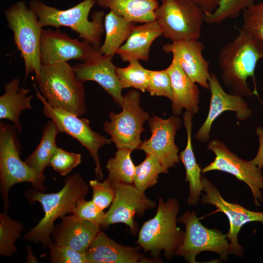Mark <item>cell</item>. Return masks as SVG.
<instances>
[{
	"label": "cell",
	"instance_id": "obj_14",
	"mask_svg": "<svg viewBox=\"0 0 263 263\" xmlns=\"http://www.w3.org/2000/svg\"><path fill=\"white\" fill-rule=\"evenodd\" d=\"M148 121L151 136L142 141L138 150L155 157L167 173L179 162V149L174 139L181 127V119L176 115L166 119L153 115Z\"/></svg>",
	"mask_w": 263,
	"mask_h": 263
},
{
	"label": "cell",
	"instance_id": "obj_27",
	"mask_svg": "<svg viewBox=\"0 0 263 263\" xmlns=\"http://www.w3.org/2000/svg\"><path fill=\"white\" fill-rule=\"evenodd\" d=\"M135 23L110 11L104 18L105 38L99 47V52L113 57L131 34Z\"/></svg>",
	"mask_w": 263,
	"mask_h": 263
},
{
	"label": "cell",
	"instance_id": "obj_25",
	"mask_svg": "<svg viewBox=\"0 0 263 263\" xmlns=\"http://www.w3.org/2000/svg\"><path fill=\"white\" fill-rule=\"evenodd\" d=\"M193 113L187 111L183 115V121L187 134L186 148L180 152V160L186 169L185 181L189 184V193L188 204L196 206L199 204L201 192L203 190L201 173L202 170L196 162L191 142L192 118Z\"/></svg>",
	"mask_w": 263,
	"mask_h": 263
},
{
	"label": "cell",
	"instance_id": "obj_10",
	"mask_svg": "<svg viewBox=\"0 0 263 263\" xmlns=\"http://www.w3.org/2000/svg\"><path fill=\"white\" fill-rule=\"evenodd\" d=\"M186 230L183 242L175 255L183 257L189 263H197L196 258L203 251L215 252L221 260L226 261L230 254L227 234L216 229L205 227L197 218L195 211H187L177 218Z\"/></svg>",
	"mask_w": 263,
	"mask_h": 263
},
{
	"label": "cell",
	"instance_id": "obj_23",
	"mask_svg": "<svg viewBox=\"0 0 263 263\" xmlns=\"http://www.w3.org/2000/svg\"><path fill=\"white\" fill-rule=\"evenodd\" d=\"M169 75L173 92L172 110L175 115L181 114L183 108L196 113L199 110V90L173 58L166 68Z\"/></svg>",
	"mask_w": 263,
	"mask_h": 263
},
{
	"label": "cell",
	"instance_id": "obj_29",
	"mask_svg": "<svg viewBox=\"0 0 263 263\" xmlns=\"http://www.w3.org/2000/svg\"><path fill=\"white\" fill-rule=\"evenodd\" d=\"M132 151L128 148L117 149L114 156L108 160L106 165L109 173L107 179L111 184H133L135 166L131 157Z\"/></svg>",
	"mask_w": 263,
	"mask_h": 263
},
{
	"label": "cell",
	"instance_id": "obj_30",
	"mask_svg": "<svg viewBox=\"0 0 263 263\" xmlns=\"http://www.w3.org/2000/svg\"><path fill=\"white\" fill-rule=\"evenodd\" d=\"M23 228L21 222L13 220L3 212L0 213V255L11 257L18 249L15 245Z\"/></svg>",
	"mask_w": 263,
	"mask_h": 263
},
{
	"label": "cell",
	"instance_id": "obj_32",
	"mask_svg": "<svg viewBox=\"0 0 263 263\" xmlns=\"http://www.w3.org/2000/svg\"><path fill=\"white\" fill-rule=\"evenodd\" d=\"M126 67H116V72L122 89L133 88L142 92L147 91L149 81V70L139 61L129 62Z\"/></svg>",
	"mask_w": 263,
	"mask_h": 263
},
{
	"label": "cell",
	"instance_id": "obj_5",
	"mask_svg": "<svg viewBox=\"0 0 263 263\" xmlns=\"http://www.w3.org/2000/svg\"><path fill=\"white\" fill-rule=\"evenodd\" d=\"M179 210V203L175 198L166 202L159 199L155 216L143 224L136 242L145 253L158 258L163 251L168 260L175 255L185 236V232L176 224Z\"/></svg>",
	"mask_w": 263,
	"mask_h": 263
},
{
	"label": "cell",
	"instance_id": "obj_35",
	"mask_svg": "<svg viewBox=\"0 0 263 263\" xmlns=\"http://www.w3.org/2000/svg\"><path fill=\"white\" fill-rule=\"evenodd\" d=\"M149 81L147 91L152 95L173 99V92L169 75L167 69L154 71L149 70Z\"/></svg>",
	"mask_w": 263,
	"mask_h": 263
},
{
	"label": "cell",
	"instance_id": "obj_11",
	"mask_svg": "<svg viewBox=\"0 0 263 263\" xmlns=\"http://www.w3.org/2000/svg\"><path fill=\"white\" fill-rule=\"evenodd\" d=\"M34 86L36 91L35 95L43 104V113L55 123L59 132L74 137L89 151L94 161L95 176L98 180H101L103 173L98 151L102 147L110 144L111 139L93 131L88 119L50 106L34 84Z\"/></svg>",
	"mask_w": 263,
	"mask_h": 263
},
{
	"label": "cell",
	"instance_id": "obj_28",
	"mask_svg": "<svg viewBox=\"0 0 263 263\" xmlns=\"http://www.w3.org/2000/svg\"><path fill=\"white\" fill-rule=\"evenodd\" d=\"M59 133L55 123L51 119L48 121L43 129L38 146L25 161L40 175H44L45 169L49 166L50 161L57 148L56 138Z\"/></svg>",
	"mask_w": 263,
	"mask_h": 263
},
{
	"label": "cell",
	"instance_id": "obj_16",
	"mask_svg": "<svg viewBox=\"0 0 263 263\" xmlns=\"http://www.w3.org/2000/svg\"><path fill=\"white\" fill-rule=\"evenodd\" d=\"M89 43L74 39L59 30H42L40 56L42 64L67 62L71 59L86 60L94 51Z\"/></svg>",
	"mask_w": 263,
	"mask_h": 263
},
{
	"label": "cell",
	"instance_id": "obj_3",
	"mask_svg": "<svg viewBox=\"0 0 263 263\" xmlns=\"http://www.w3.org/2000/svg\"><path fill=\"white\" fill-rule=\"evenodd\" d=\"M36 83L40 94L53 108L78 116L85 113L84 83L78 79L73 66L67 62L42 64Z\"/></svg>",
	"mask_w": 263,
	"mask_h": 263
},
{
	"label": "cell",
	"instance_id": "obj_17",
	"mask_svg": "<svg viewBox=\"0 0 263 263\" xmlns=\"http://www.w3.org/2000/svg\"><path fill=\"white\" fill-rule=\"evenodd\" d=\"M113 56L101 53L99 47H94L86 60L73 67L78 80L83 83L88 81L97 82L117 104L121 106L123 89L116 74V67L113 63Z\"/></svg>",
	"mask_w": 263,
	"mask_h": 263
},
{
	"label": "cell",
	"instance_id": "obj_42",
	"mask_svg": "<svg viewBox=\"0 0 263 263\" xmlns=\"http://www.w3.org/2000/svg\"><path fill=\"white\" fill-rule=\"evenodd\" d=\"M26 250L27 253V263H38L35 256L33 254L29 245L27 246Z\"/></svg>",
	"mask_w": 263,
	"mask_h": 263
},
{
	"label": "cell",
	"instance_id": "obj_22",
	"mask_svg": "<svg viewBox=\"0 0 263 263\" xmlns=\"http://www.w3.org/2000/svg\"><path fill=\"white\" fill-rule=\"evenodd\" d=\"M162 35V29L156 20L135 25L126 42L117 50L116 54L124 62L147 61L152 43Z\"/></svg>",
	"mask_w": 263,
	"mask_h": 263
},
{
	"label": "cell",
	"instance_id": "obj_26",
	"mask_svg": "<svg viewBox=\"0 0 263 263\" xmlns=\"http://www.w3.org/2000/svg\"><path fill=\"white\" fill-rule=\"evenodd\" d=\"M97 4L133 22L144 23L155 20L157 0H96Z\"/></svg>",
	"mask_w": 263,
	"mask_h": 263
},
{
	"label": "cell",
	"instance_id": "obj_2",
	"mask_svg": "<svg viewBox=\"0 0 263 263\" xmlns=\"http://www.w3.org/2000/svg\"><path fill=\"white\" fill-rule=\"evenodd\" d=\"M238 30L235 38L221 49L218 61L225 84L236 94L250 95L246 80L255 79L257 62L263 60V41Z\"/></svg>",
	"mask_w": 263,
	"mask_h": 263
},
{
	"label": "cell",
	"instance_id": "obj_37",
	"mask_svg": "<svg viewBox=\"0 0 263 263\" xmlns=\"http://www.w3.org/2000/svg\"><path fill=\"white\" fill-rule=\"evenodd\" d=\"M52 263H88L86 254L52 242L48 246Z\"/></svg>",
	"mask_w": 263,
	"mask_h": 263
},
{
	"label": "cell",
	"instance_id": "obj_8",
	"mask_svg": "<svg viewBox=\"0 0 263 263\" xmlns=\"http://www.w3.org/2000/svg\"><path fill=\"white\" fill-rule=\"evenodd\" d=\"M161 0L155 15L162 36L171 41L198 40L205 16L199 6L192 0Z\"/></svg>",
	"mask_w": 263,
	"mask_h": 263
},
{
	"label": "cell",
	"instance_id": "obj_1",
	"mask_svg": "<svg viewBox=\"0 0 263 263\" xmlns=\"http://www.w3.org/2000/svg\"><path fill=\"white\" fill-rule=\"evenodd\" d=\"M64 182L62 189L56 193H45L34 188L25 192L29 203L38 202L41 204L44 215L24 235V240L48 246L52 242L51 235L55 220L67 213L72 214L78 202L85 199L89 192L88 185L77 173L68 176Z\"/></svg>",
	"mask_w": 263,
	"mask_h": 263
},
{
	"label": "cell",
	"instance_id": "obj_18",
	"mask_svg": "<svg viewBox=\"0 0 263 263\" xmlns=\"http://www.w3.org/2000/svg\"><path fill=\"white\" fill-rule=\"evenodd\" d=\"M205 46L198 40H180L164 44L163 51L171 53L184 72L195 83L209 89V63L203 55Z\"/></svg>",
	"mask_w": 263,
	"mask_h": 263
},
{
	"label": "cell",
	"instance_id": "obj_36",
	"mask_svg": "<svg viewBox=\"0 0 263 263\" xmlns=\"http://www.w3.org/2000/svg\"><path fill=\"white\" fill-rule=\"evenodd\" d=\"M81 162V155L79 153L66 151L57 148L52 157L49 166L63 176L69 174Z\"/></svg>",
	"mask_w": 263,
	"mask_h": 263
},
{
	"label": "cell",
	"instance_id": "obj_20",
	"mask_svg": "<svg viewBox=\"0 0 263 263\" xmlns=\"http://www.w3.org/2000/svg\"><path fill=\"white\" fill-rule=\"evenodd\" d=\"M139 247L123 245L101 230L86 252L88 263H154L161 261L150 258L140 252Z\"/></svg>",
	"mask_w": 263,
	"mask_h": 263
},
{
	"label": "cell",
	"instance_id": "obj_40",
	"mask_svg": "<svg viewBox=\"0 0 263 263\" xmlns=\"http://www.w3.org/2000/svg\"><path fill=\"white\" fill-rule=\"evenodd\" d=\"M259 138V148L255 158L251 162L256 166L262 169L263 167V128L259 127L256 130Z\"/></svg>",
	"mask_w": 263,
	"mask_h": 263
},
{
	"label": "cell",
	"instance_id": "obj_6",
	"mask_svg": "<svg viewBox=\"0 0 263 263\" xmlns=\"http://www.w3.org/2000/svg\"><path fill=\"white\" fill-rule=\"evenodd\" d=\"M19 134L14 125L0 122V193L6 212L10 206L9 192L14 185L28 182L34 188L43 192L46 190L45 175L38 174L20 157L21 148Z\"/></svg>",
	"mask_w": 263,
	"mask_h": 263
},
{
	"label": "cell",
	"instance_id": "obj_24",
	"mask_svg": "<svg viewBox=\"0 0 263 263\" xmlns=\"http://www.w3.org/2000/svg\"><path fill=\"white\" fill-rule=\"evenodd\" d=\"M4 90V93L0 97V119L11 121L20 134L22 128L19 117L22 112L32 109L33 95L28 96L30 89L19 87L18 78L5 83Z\"/></svg>",
	"mask_w": 263,
	"mask_h": 263
},
{
	"label": "cell",
	"instance_id": "obj_33",
	"mask_svg": "<svg viewBox=\"0 0 263 263\" xmlns=\"http://www.w3.org/2000/svg\"><path fill=\"white\" fill-rule=\"evenodd\" d=\"M255 3V0H220L212 13L205 14L204 22L219 24L228 19L237 18L245 9Z\"/></svg>",
	"mask_w": 263,
	"mask_h": 263
},
{
	"label": "cell",
	"instance_id": "obj_21",
	"mask_svg": "<svg viewBox=\"0 0 263 263\" xmlns=\"http://www.w3.org/2000/svg\"><path fill=\"white\" fill-rule=\"evenodd\" d=\"M61 219V222L54 226L52 232L53 242L86 253L101 231L100 225L77 218L72 214Z\"/></svg>",
	"mask_w": 263,
	"mask_h": 263
},
{
	"label": "cell",
	"instance_id": "obj_4",
	"mask_svg": "<svg viewBox=\"0 0 263 263\" xmlns=\"http://www.w3.org/2000/svg\"><path fill=\"white\" fill-rule=\"evenodd\" d=\"M96 2V0H84L73 7L61 10L48 5L40 0H31L29 7L37 15L42 27H69L83 40L94 47H99L104 31V13L103 11H94L92 20L88 17Z\"/></svg>",
	"mask_w": 263,
	"mask_h": 263
},
{
	"label": "cell",
	"instance_id": "obj_15",
	"mask_svg": "<svg viewBox=\"0 0 263 263\" xmlns=\"http://www.w3.org/2000/svg\"><path fill=\"white\" fill-rule=\"evenodd\" d=\"M203 191L201 202L215 206L218 211L224 213L229 223V229L227 233L230 240V254L241 257L243 256V247L239 244L238 234L242 227L252 222L263 223V212L253 211L238 204L225 200L217 188L209 180L202 177Z\"/></svg>",
	"mask_w": 263,
	"mask_h": 263
},
{
	"label": "cell",
	"instance_id": "obj_38",
	"mask_svg": "<svg viewBox=\"0 0 263 263\" xmlns=\"http://www.w3.org/2000/svg\"><path fill=\"white\" fill-rule=\"evenodd\" d=\"M89 185L93 191L92 201L99 208L103 210L112 203L115 190L107 178L102 182L98 179L90 180Z\"/></svg>",
	"mask_w": 263,
	"mask_h": 263
},
{
	"label": "cell",
	"instance_id": "obj_34",
	"mask_svg": "<svg viewBox=\"0 0 263 263\" xmlns=\"http://www.w3.org/2000/svg\"><path fill=\"white\" fill-rule=\"evenodd\" d=\"M241 29L251 37L263 41V0L254 3L243 12Z\"/></svg>",
	"mask_w": 263,
	"mask_h": 263
},
{
	"label": "cell",
	"instance_id": "obj_7",
	"mask_svg": "<svg viewBox=\"0 0 263 263\" xmlns=\"http://www.w3.org/2000/svg\"><path fill=\"white\" fill-rule=\"evenodd\" d=\"M5 17L24 61L25 78L34 73L37 81L42 67L40 45L43 29L38 17L24 1L11 5L5 10Z\"/></svg>",
	"mask_w": 263,
	"mask_h": 263
},
{
	"label": "cell",
	"instance_id": "obj_41",
	"mask_svg": "<svg viewBox=\"0 0 263 263\" xmlns=\"http://www.w3.org/2000/svg\"><path fill=\"white\" fill-rule=\"evenodd\" d=\"M197 3L205 14L213 12L218 7L220 0H192Z\"/></svg>",
	"mask_w": 263,
	"mask_h": 263
},
{
	"label": "cell",
	"instance_id": "obj_12",
	"mask_svg": "<svg viewBox=\"0 0 263 263\" xmlns=\"http://www.w3.org/2000/svg\"><path fill=\"white\" fill-rule=\"evenodd\" d=\"M207 148L215 154L214 160L204 168L202 174L212 170L225 172L244 182L252 192L254 203L256 207L263 200V175L262 169L254 165L251 161L239 158L231 152L223 142L211 141Z\"/></svg>",
	"mask_w": 263,
	"mask_h": 263
},
{
	"label": "cell",
	"instance_id": "obj_9",
	"mask_svg": "<svg viewBox=\"0 0 263 263\" xmlns=\"http://www.w3.org/2000/svg\"><path fill=\"white\" fill-rule=\"evenodd\" d=\"M140 94L131 90L123 96L119 113H109L110 121L103 124L105 132L111 136V140L117 149H138L142 141L140 136L145 130L144 123L149 120V114L140 106Z\"/></svg>",
	"mask_w": 263,
	"mask_h": 263
},
{
	"label": "cell",
	"instance_id": "obj_39",
	"mask_svg": "<svg viewBox=\"0 0 263 263\" xmlns=\"http://www.w3.org/2000/svg\"><path fill=\"white\" fill-rule=\"evenodd\" d=\"M72 214L77 218L91 222L101 226L106 212L99 208L92 201L85 199L78 202Z\"/></svg>",
	"mask_w": 263,
	"mask_h": 263
},
{
	"label": "cell",
	"instance_id": "obj_13",
	"mask_svg": "<svg viewBox=\"0 0 263 263\" xmlns=\"http://www.w3.org/2000/svg\"><path fill=\"white\" fill-rule=\"evenodd\" d=\"M112 185L115 190V197L100 227L106 229L111 225L123 223L130 227L131 234L135 235L138 230L135 216H143L146 210L156 207V202L148 198L144 192L133 184Z\"/></svg>",
	"mask_w": 263,
	"mask_h": 263
},
{
	"label": "cell",
	"instance_id": "obj_31",
	"mask_svg": "<svg viewBox=\"0 0 263 263\" xmlns=\"http://www.w3.org/2000/svg\"><path fill=\"white\" fill-rule=\"evenodd\" d=\"M165 173L159 161L153 155L146 153L144 160L135 166L133 184L144 192L155 185L160 173Z\"/></svg>",
	"mask_w": 263,
	"mask_h": 263
},
{
	"label": "cell",
	"instance_id": "obj_19",
	"mask_svg": "<svg viewBox=\"0 0 263 263\" xmlns=\"http://www.w3.org/2000/svg\"><path fill=\"white\" fill-rule=\"evenodd\" d=\"M208 83L211 94L208 113L205 121L195 134V138L202 142L208 140L212 123L223 112L233 111L240 120H245L251 114L250 109L241 95L226 93L215 74H210Z\"/></svg>",
	"mask_w": 263,
	"mask_h": 263
}]
</instances>
